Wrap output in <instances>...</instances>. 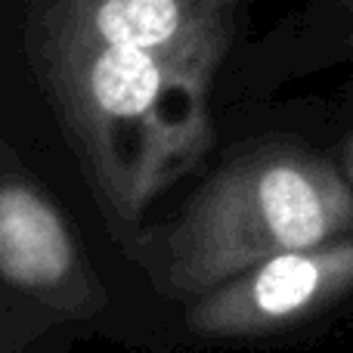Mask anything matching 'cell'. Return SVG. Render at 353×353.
<instances>
[{"label": "cell", "instance_id": "1", "mask_svg": "<svg viewBox=\"0 0 353 353\" xmlns=\"http://www.w3.org/2000/svg\"><path fill=\"white\" fill-rule=\"evenodd\" d=\"M226 47L47 43L65 128L99 192L137 217L211 143L208 87Z\"/></svg>", "mask_w": 353, "mask_h": 353}, {"label": "cell", "instance_id": "2", "mask_svg": "<svg viewBox=\"0 0 353 353\" xmlns=\"http://www.w3.org/2000/svg\"><path fill=\"white\" fill-rule=\"evenodd\" d=\"M353 230V183L294 146H261L226 161L186 205L171 236V282L208 292L282 251Z\"/></svg>", "mask_w": 353, "mask_h": 353}, {"label": "cell", "instance_id": "3", "mask_svg": "<svg viewBox=\"0 0 353 353\" xmlns=\"http://www.w3.org/2000/svg\"><path fill=\"white\" fill-rule=\"evenodd\" d=\"M353 288V239L282 251L220 282L189 325L205 338H261L282 332Z\"/></svg>", "mask_w": 353, "mask_h": 353}, {"label": "cell", "instance_id": "4", "mask_svg": "<svg viewBox=\"0 0 353 353\" xmlns=\"http://www.w3.org/2000/svg\"><path fill=\"white\" fill-rule=\"evenodd\" d=\"M236 0H59L47 43L230 47Z\"/></svg>", "mask_w": 353, "mask_h": 353}, {"label": "cell", "instance_id": "5", "mask_svg": "<svg viewBox=\"0 0 353 353\" xmlns=\"http://www.w3.org/2000/svg\"><path fill=\"white\" fill-rule=\"evenodd\" d=\"M0 276L28 292H53L78 276L65 220L28 183H0Z\"/></svg>", "mask_w": 353, "mask_h": 353}, {"label": "cell", "instance_id": "6", "mask_svg": "<svg viewBox=\"0 0 353 353\" xmlns=\"http://www.w3.org/2000/svg\"><path fill=\"white\" fill-rule=\"evenodd\" d=\"M344 174H347V180L353 183V137L344 143Z\"/></svg>", "mask_w": 353, "mask_h": 353}]
</instances>
